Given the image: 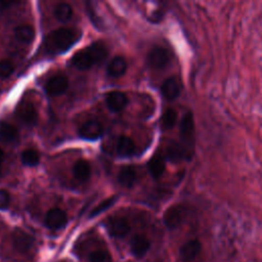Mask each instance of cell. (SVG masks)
<instances>
[{"instance_id":"6da1fadb","label":"cell","mask_w":262,"mask_h":262,"mask_svg":"<svg viewBox=\"0 0 262 262\" xmlns=\"http://www.w3.org/2000/svg\"><path fill=\"white\" fill-rule=\"evenodd\" d=\"M81 37V32L76 29L60 28L52 31L45 38V48L50 54H57L67 51Z\"/></svg>"},{"instance_id":"7a4b0ae2","label":"cell","mask_w":262,"mask_h":262,"mask_svg":"<svg viewBox=\"0 0 262 262\" xmlns=\"http://www.w3.org/2000/svg\"><path fill=\"white\" fill-rule=\"evenodd\" d=\"M180 137L183 145L191 148L194 144V120L191 112H187L180 122Z\"/></svg>"},{"instance_id":"3957f363","label":"cell","mask_w":262,"mask_h":262,"mask_svg":"<svg viewBox=\"0 0 262 262\" xmlns=\"http://www.w3.org/2000/svg\"><path fill=\"white\" fill-rule=\"evenodd\" d=\"M171 61V54L170 52L161 46L154 47L147 55V62L148 66L156 70H162L166 68Z\"/></svg>"},{"instance_id":"277c9868","label":"cell","mask_w":262,"mask_h":262,"mask_svg":"<svg viewBox=\"0 0 262 262\" xmlns=\"http://www.w3.org/2000/svg\"><path fill=\"white\" fill-rule=\"evenodd\" d=\"M105 227L108 233L118 238L126 236L130 231V224L127 219L123 217H113L105 223Z\"/></svg>"},{"instance_id":"5b68a950","label":"cell","mask_w":262,"mask_h":262,"mask_svg":"<svg viewBox=\"0 0 262 262\" xmlns=\"http://www.w3.org/2000/svg\"><path fill=\"white\" fill-rule=\"evenodd\" d=\"M185 215V209L181 205H175L166 210L163 216L165 225L169 229L177 228L183 221Z\"/></svg>"},{"instance_id":"8992f818","label":"cell","mask_w":262,"mask_h":262,"mask_svg":"<svg viewBox=\"0 0 262 262\" xmlns=\"http://www.w3.org/2000/svg\"><path fill=\"white\" fill-rule=\"evenodd\" d=\"M12 244L17 252L28 254L34 246V238L26 231L17 228L12 232Z\"/></svg>"},{"instance_id":"52a82bcc","label":"cell","mask_w":262,"mask_h":262,"mask_svg":"<svg viewBox=\"0 0 262 262\" xmlns=\"http://www.w3.org/2000/svg\"><path fill=\"white\" fill-rule=\"evenodd\" d=\"M17 118L27 126H34L38 120V113L30 101H23L16 108Z\"/></svg>"},{"instance_id":"ba28073f","label":"cell","mask_w":262,"mask_h":262,"mask_svg":"<svg viewBox=\"0 0 262 262\" xmlns=\"http://www.w3.org/2000/svg\"><path fill=\"white\" fill-rule=\"evenodd\" d=\"M103 133V127L100 122L96 120H89L85 122L79 129V135L88 140H95Z\"/></svg>"},{"instance_id":"9c48e42d","label":"cell","mask_w":262,"mask_h":262,"mask_svg":"<svg viewBox=\"0 0 262 262\" xmlns=\"http://www.w3.org/2000/svg\"><path fill=\"white\" fill-rule=\"evenodd\" d=\"M68 222V216L61 209L54 208L47 212L45 217V225L50 229H60Z\"/></svg>"},{"instance_id":"30bf717a","label":"cell","mask_w":262,"mask_h":262,"mask_svg":"<svg viewBox=\"0 0 262 262\" xmlns=\"http://www.w3.org/2000/svg\"><path fill=\"white\" fill-rule=\"evenodd\" d=\"M69 86V80L63 75H55L51 77L46 84V92L51 96L62 94Z\"/></svg>"},{"instance_id":"8fae6325","label":"cell","mask_w":262,"mask_h":262,"mask_svg":"<svg viewBox=\"0 0 262 262\" xmlns=\"http://www.w3.org/2000/svg\"><path fill=\"white\" fill-rule=\"evenodd\" d=\"M181 92V85L179 79L176 77H170L164 81L161 86V93L167 100L176 99Z\"/></svg>"},{"instance_id":"7c38bea8","label":"cell","mask_w":262,"mask_h":262,"mask_svg":"<svg viewBox=\"0 0 262 262\" xmlns=\"http://www.w3.org/2000/svg\"><path fill=\"white\" fill-rule=\"evenodd\" d=\"M191 154L189 152V148L177 142L170 143L166 149V158L171 162L188 160Z\"/></svg>"},{"instance_id":"4fadbf2b","label":"cell","mask_w":262,"mask_h":262,"mask_svg":"<svg viewBox=\"0 0 262 262\" xmlns=\"http://www.w3.org/2000/svg\"><path fill=\"white\" fill-rule=\"evenodd\" d=\"M105 101H106V105L107 107L112 111V112H120L123 108H125V106L128 103V98L127 96L119 91H113L106 94L105 97Z\"/></svg>"},{"instance_id":"5bb4252c","label":"cell","mask_w":262,"mask_h":262,"mask_svg":"<svg viewBox=\"0 0 262 262\" xmlns=\"http://www.w3.org/2000/svg\"><path fill=\"white\" fill-rule=\"evenodd\" d=\"M71 63L78 70L85 71L90 69L94 64V60L92 56L90 55L87 48H84L80 51H78L72 58Z\"/></svg>"},{"instance_id":"9a60e30c","label":"cell","mask_w":262,"mask_h":262,"mask_svg":"<svg viewBox=\"0 0 262 262\" xmlns=\"http://www.w3.org/2000/svg\"><path fill=\"white\" fill-rule=\"evenodd\" d=\"M202 245L198 239H191L185 243L180 249V257L183 261L193 260L201 252Z\"/></svg>"},{"instance_id":"2e32d148","label":"cell","mask_w":262,"mask_h":262,"mask_svg":"<svg viewBox=\"0 0 262 262\" xmlns=\"http://www.w3.org/2000/svg\"><path fill=\"white\" fill-rule=\"evenodd\" d=\"M131 251L134 256L140 258L143 257L150 247L149 241L143 235H135L130 243Z\"/></svg>"},{"instance_id":"e0dca14e","label":"cell","mask_w":262,"mask_h":262,"mask_svg":"<svg viewBox=\"0 0 262 262\" xmlns=\"http://www.w3.org/2000/svg\"><path fill=\"white\" fill-rule=\"evenodd\" d=\"M73 174L80 182H86L91 174V168L86 160H79L73 167Z\"/></svg>"},{"instance_id":"ac0fdd59","label":"cell","mask_w":262,"mask_h":262,"mask_svg":"<svg viewBox=\"0 0 262 262\" xmlns=\"http://www.w3.org/2000/svg\"><path fill=\"white\" fill-rule=\"evenodd\" d=\"M135 151V143L133 140L125 135L118 138L117 141V152L121 157H130Z\"/></svg>"},{"instance_id":"d6986e66","label":"cell","mask_w":262,"mask_h":262,"mask_svg":"<svg viewBox=\"0 0 262 262\" xmlns=\"http://www.w3.org/2000/svg\"><path fill=\"white\" fill-rule=\"evenodd\" d=\"M137 178L136 171L133 167L131 166H126L123 167L118 175V181L121 185L125 187H131L135 183Z\"/></svg>"},{"instance_id":"ffe728a7","label":"cell","mask_w":262,"mask_h":262,"mask_svg":"<svg viewBox=\"0 0 262 262\" xmlns=\"http://www.w3.org/2000/svg\"><path fill=\"white\" fill-rule=\"evenodd\" d=\"M147 168H148V171H149L150 175L154 178H156V179L160 178L163 175L164 171H165V160H164L163 156L155 155L148 161Z\"/></svg>"},{"instance_id":"44dd1931","label":"cell","mask_w":262,"mask_h":262,"mask_svg":"<svg viewBox=\"0 0 262 262\" xmlns=\"http://www.w3.org/2000/svg\"><path fill=\"white\" fill-rule=\"evenodd\" d=\"M127 70V62L122 56L114 57L107 66V74L112 77H120Z\"/></svg>"},{"instance_id":"7402d4cb","label":"cell","mask_w":262,"mask_h":262,"mask_svg":"<svg viewBox=\"0 0 262 262\" xmlns=\"http://www.w3.org/2000/svg\"><path fill=\"white\" fill-rule=\"evenodd\" d=\"M87 49H88L90 55L92 56L94 63H98V62L102 61L107 55V47L101 41L92 43L91 45H89L87 47Z\"/></svg>"},{"instance_id":"603a6c76","label":"cell","mask_w":262,"mask_h":262,"mask_svg":"<svg viewBox=\"0 0 262 262\" xmlns=\"http://www.w3.org/2000/svg\"><path fill=\"white\" fill-rule=\"evenodd\" d=\"M18 132L16 128L7 123V122H0V140L11 143L17 139Z\"/></svg>"},{"instance_id":"cb8c5ba5","label":"cell","mask_w":262,"mask_h":262,"mask_svg":"<svg viewBox=\"0 0 262 262\" xmlns=\"http://www.w3.org/2000/svg\"><path fill=\"white\" fill-rule=\"evenodd\" d=\"M14 36L17 41L28 44L33 41L35 37V30L30 25H21L15 28Z\"/></svg>"},{"instance_id":"d4e9b609","label":"cell","mask_w":262,"mask_h":262,"mask_svg":"<svg viewBox=\"0 0 262 262\" xmlns=\"http://www.w3.org/2000/svg\"><path fill=\"white\" fill-rule=\"evenodd\" d=\"M54 16L57 20L64 23L72 18L73 8L68 3H59L54 8Z\"/></svg>"},{"instance_id":"484cf974","label":"cell","mask_w":262,"mask_h":262,"mask_svg":"<svg viewBox=\"0 0 262 262\" xmlns=\"http://www.w3.org/2000/svg\"><path fill=\"white\" fill-rule=\"evenodd\" d=\"M176 121H177V113H176V111L173 110V108H168V110H166L164 112V114L162 116L161 124H162L163 129L168 130V129H171V128H173L175 126Z\"/></svg>"},{"instance_id":"4316f807","label":"cell","mask_w":262,"mask_h":262,"mask_svg":"<svg viewBox=\"0 0 262 262\" xmlns=\"http://www.w3.org/2000/svg\"><path fill=\"white\" fill-rule=\"evenodd\" d=\"M21 162L26 166H36L39 164L40 161V155L35 149H27L23 151L20 156Z\"/></svg>"},{"instance_id":"83f0119b","label":"cell","mask_w":262,"mask_h":262,"mask_svg":"<svg viewBox=\"0 0 262 262\" xmlns=\"http://www.w3.org/2000/svg\"><path fill=\"white\" fill-rule=\"evenodd\" d=\"M117 199H118V198H117L116 195H114V196L107 198V199H105L104 201H102L101 203H99V204L91 211L90 217L97 216V215H99L100 213H102L103 211H105V210H107L108 208H111V207L116 203Z\"/></svg>"},{"instance_id":"f1b7e54d","label":"cell","mask_w":262,"mask_h":262,"mask_svg":"<svg viewBox=\"0 0 262 262\" xmlns=\"http://www.w3.org/2000/svg\"><path fill=\"white\" fill-rule=\"evenodd\" d=\"M89 262H110L111 256L107 253V251L104 250H98L90 253L88 257Z\"/></svg>"},{"instance_id":"f546056e","label":"cell","mask_w":262,"mask_h":262,"mask_svg":"<svg viewBox=\"0 0 262 262\" xmlns=\"http://www.w3.org/2000/svg\"><path fill=\"white\" fill-rule=\"evenodd\" d=\"M14 71V66L9 60H1L0 61V78L9 77Z\"/></svg>"},{"instance_id":"4dcf8cb0","label":"cell","mask_w":262,"mask_h":262,"mask_svg":"<svg viewBox=\"0 0 262 262\" xmlns=\"http://www.w3.org/2000/svg\"><path fill=\"white\" fill-rule=\"evenodd\" d=\"M10 203V195L6 190H0V209H6Z\"/></svg>"},{"instance_id":"1f68e13d","label":"cell","mask_w":262,"mask_h":262,"mask_svg":"<svg viewBox=\"0 0 262 262\" xmlns=\"http://www.w3.org/2000/svg\"><path fill=\"white\" fill-rule=\"evenodd\" d=\"M13 5L12 2H0V9H5L6 7Z\"/></svg>"},{"instance_id":"d6a6232c","label":"cell","mask_w":262,"mask_h":262,"mask_svg":"<svg viewBox=\"0 0 262 262\" xmlns=\"http://www.w3.org/2000/svg\"><path fill=\"white\" fill-rule=\"evenodd\" d=\"M3 157H4V154H3V150H2L1 147H0V164H1V162L3 161Z\"/></svg>"}]
</instances>
